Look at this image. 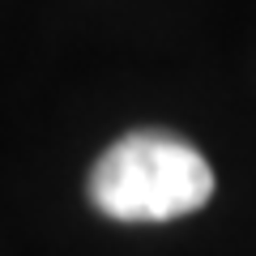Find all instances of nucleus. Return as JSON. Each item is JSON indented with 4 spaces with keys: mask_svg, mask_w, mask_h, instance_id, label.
<instances>
[{
    "mask_svg": "<svg viewBox=\"0 0 256 256\" xmlns=\"http://www.w3.org/2000/svg\"><path fill=\"white\" fill-rule=\"evenodd\" d=\"M90 201L116 222H171L196 214L214 196V171L192 141L137 128L120 137L90 171Z\"/></svg>",
    "mask_w": 256,
    "mask_h": 256,
    "instance_id": "f257e3e1",
    "label": "nucleus"
}]
</instances>
